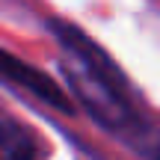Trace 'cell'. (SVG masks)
<instances>
[{
	"mask_svg": "<svg viewBox=\"0 0 160 160\" xmlns=\"http://www.w3.org/2000/svg\"><path fill=\"white\" fill-rule=\"evenodd\" d=\"M65 45V59H62V71L68 77L71 92L83 101V107L92 113V119L101 122L104 128H122L133 125V113L128 107L122 89L113 83L110 68L104 65V59H95L89 53L86 42L74 39V36H65L59 39Z\"/></svg>",
	"mask_w": 160,
	"mask_h": 160,
	"instance_id": "1",
	"label": "cell"
},
{
	"mask_svg": "<svg viewBox=\"0 0 160 160\" xmlns=\"http://www.w3.org/2000/svg\"><path fill=\"white\" fill-rule=\"evenodd\" d=\"M0 77L9 80L12 86H21V89L33 92L36 98L48 101L51 107H57V110H71V104H68V98H65V92L59 89L57 83H51V80L42 74V71L30 68L27 62H21V59L9 57V53H3V51H0Z\"/></svg>",
	"mask_w": 160,
	"mask_h": 160,
	"instance_id": "2",
	"label": "cell"
},
{
	"mask_svg": "<svg viewBox=\"0 0 160 160\" xmlns=\"http://www.w3.org/2000/svg\"><path fill=\"white\" fill-rule=\"evenodd\" d=\"M0 160H39L36 137L3 113H0Z\"/></svg>",
	"mask_w": 160,
	"mask_h": 160,
	"instance_id": "3",
	"label": "cell"
}]
</instances>
